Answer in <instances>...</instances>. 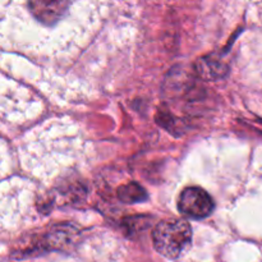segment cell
<instances>
[{
    "mask_svg": "<svg viewBox=\"0 0 262 262\" xmlns=\"http://www.w3.org/2000/svg\"><path fill=\"white\" fill-rule=\"evenodd\" d=\"M28 9L41 25L56 26L71 9V0H28Z\"/></svg>",
    "mask_w": 262,
    "mask_h": 262,
    "instance_id": "obj_3",
    "label": "cell"
},
{
    "mask_svg": "<svg viewBox=\"0 0 262 262\" xmlns=\"http://www.w3.org/2000/svg\"><path fill=\"white\" fill-rule=\"evenodd\" d=\"M117 196L123 204H140L147 200V192L141 184L132 182L120 186L117 191Z\"/></svg>",
    "mask_w": 262,
    "mask_h": 262,
    "instance_id": "obj_5",
    "label": "cell"
},
{
    "mask_svg": "<svg viewBox=\"0 0 262 262\" xmlns=\"http://www.w3.org/2000/svg\"><path fill=\"white\" fill-rule=\"evenodd\" d=\"M197 73L206 81H219L228 74V66L224 59L216 54L202 56L196 63Z\"/></svg>",
    "mask_w": 262,
    "mask_h": 262,
    "instance_id": "obj_4",
    "label": "cell"
},
{
    "mask_svg": "<svg viewBox=\"0 0 262 262\" xmlns=\"http://www.w3.org/2000/svg\"><path fill=\"white\" fill-rule=\"evenodd\" d=\"M155 250L166 258L179 257L192 242L191 225L183 219L163 220L155 227L152 233Z\"/></svg>",
    "mask_w": 262,
    "mask_h": 262,
    "instance_id": "obj_1",
    "label": "cell"
},
{
    "mask_svg": "<svg viewBox=\"0 0 262 262\" xmlns=\"http://www.w3.org/2000/svg\"><path fill=\"white\" fill-rule=\"evenodd\" d=\"M178 209L182 214L192 219H204L214 211V201L205 189L187 187L178 199Z\"/></svg>",
    "mask_w": 262,
    "mask_h": 262,
    "instance_id": "obj_2",
    "label": "cell"
}]
</instances>
